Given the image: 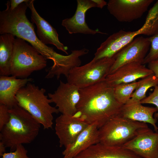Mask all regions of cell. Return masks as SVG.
<instances>
[{"instance_id":"28","label":"cell","mask_w":158,"mask_h":158,"mask_svg":"<svg viewBox=\"0 0 158 158\" xmlns=\"http://www.w3.org/2000/svg\"><path fill=\"white\" fill-rule=\"evenodd\" d=\"M8 109L6 106L0 104V130L9 120L10 116Z\"/></svg>"},{"instance_id":"18","label":"cell","mask_w":158,"mask_h":158,"mask_svg":"<svg viewBox=\"0 0 158 158\" xmlns=\"http://www.w3.org/2000/svg\"><path fill=\"white\" fill-rule=\"evenodd\" d=\"M33 79L30 78L17 79L11 76H0V104L11 109L18 105L16 95L19 90Z\"/></svg>"},{"instance_id":"19","label":"cell","mask_w":158,"mask_h":158,"mask_svg":"<svg viewBox=\"0 0 158 158\" xmlns=\"http://www.w3.org/2000/svg\"><path fill=\"white\" fill-rule=\"evenodd\" d=\"M73 158H142L121 146L93 145Z\"/></svg>"},{"instance_id":"11","label":"cell","mask_w":158,"mask_h":158,"mask_svg":"<svg viewBox=\"0 0 158 158\" xmlns=\"http://www.w3.org/2000/svg\"><path fill=\"white\" fill-rule=\"evenodd\" d=\"M88 125L78 116L61 114L56 118L55 126L59 146L65 148L72 144Z\"/></svg>"},{"instance_id":"6","label":"cell","mask_w":158,"mask_h":158,"mask_svg":"<svg viewBox=\"0 0 158 158\" xmlns=\"http://www.w3.org/2000/svg\"><path fill=\"white\" fill-rule=\"evenodd\" d=\"M47 59L24 40L15 38L10 65V74L17 78H28L33 72L42 70Z\"/></svg>"},{"instance_id":"14","label":"cell","mask_w":158,"mask_h":158,"mask_svg":"<svg viewBox=\"0 0 158 158\" xmlns=\"http://www.w3.org/2000/svg\"><path fill=\"white\" fill-rule=\"evenodd\" d=\"M34 0H28L26 2L31 12V21L37 26L39 39L45 44L53 45L68 55V47L60 42L56 30L37 12L34 6Z\"/></svg>"},{"instance_id":"17","label":"cell","mask_w":158,"mask_h":158,"mask_svg":"<svg viewBox=\"0 0 158 158\" xmlns=\"http://www.w3.org/2000/svg\"><path fill=\"white\" fill-rule=\"evenodd\" d=\"M157 111L156 107L143 106L140 101L131 98L122 105L120 115L133 121L150 123L154 127L155 132H158L156 125L157 120L153 117Z\"/></svg>"},{"instance_id":"31","label":"cell","mask_w":158,"mask_h":158,"mask_svg":"<svg viewBox=\"0 0 158 158\" xmlns=\"http://www.w3.org/2000/svg\"><path fill=\"white\" fill-rule=\"evenodd\" d=\"M97 7L102 8L104 6L107 5V3L104 0H95Z\"/></svg>"},{"instance_id":"9","label":"cell","mask_w":158,"mask_h":158,"mask_svg":"<svg viewBox=\"0 0 158 158\" xmlns=\"http://www.w3.org/2000/svg\"><path fill=\"white\" fill-rule=\"evenodd\" d=\"M150 46L149 37L141 36L133 39L114 56L115 61L109 74L126 64L136 62L142 64Z\"/></svg>"},{"instance_id":"5","label":"cell","mask_w":158,"mask_h":158,"mask_svg":"<svg viewBox=\"0 0 158 158\" xmlns=\"http://www.w3.org/2000/svg\"><path fill=\"white\" fill-rule=\"evenodd\" d=\"M148 128L146 123L117 116L99 128V142L107 145L122 147Z\"/></svg>"},{"instance_id":"22","label":"cell","mask_w":158,"mask_h":158,"mask_svg":"<svg viewBox=\"0 0 158 158\" xmlns=\"http://www.w3.org/2000/svg\"><path fill=\"white\" fill-rule=\"evenodd\" d=\"M140 29L141 34L151 36L158 33V0L149 10Z\"/></svg>"},{"instance_id":"21","label":"cell","mask_w":158,"mask_h":158,"mask_svg":"<svg viewBox=\"0 0 158 158\" xmlns=\"http://www.w3.org/2000/svg\"><path fill=\"white\" fill-rule=\"evenodd\" d=\"M15 36L10 33L0 36V75L9 76Z\"/></svg>"},{"instance_id":"25","label":"cell","mask_w":158,"mask_h":158,"mask_svg":"<svg viewBox=\"0 0 158 158\" xmlns=\"http://www.w3.org/2000/svg\"><path fill=\"white\" fill-rule=\"evenodd\" d=\"M149 39L150 42V48L144 59L143 65L158 60V33L149 37Z\"/></svg>"},{"instance_id":"23","label":"cell","mask_w":158,"mask_h":158,"mask_svg":"<svg viewBox=\"0 0 158 158\" xmlns=\"http://www.w3.org/2000/svg\"><path fill=\"white\" fill-rule=\"evenodd\" d=\"M140 81L123 83L114 87L115 98L120 104L123 105L130 98L132 93L135 90Z\"/></svg>"},{"instance_id":"30","label":"cell","mask_w":158,"mask_h":158,"mask_svg":"<svg viewBox=\"0 0 158 158\" xmlns=\"http://www.w3.org/2000/svg\"><path fill=\"white\" fill-rule=\"evenodd\" d=\"M28 1V0H10V9L11 10H13L21 4L26 2Z\"/></svg>"},{"instance_id":"16","label":"cell","mask_w":158,"mask_h":158,"mask_svg":"<svg viewBox=\"0 0 158 158\" xmlns=\"http://www.w3.org/2000/svg\"><path fill=\"white\" fill-rule=\"evenodd\" d=\"M140 29L135 31H126L121 30L110 35L100 44L95 54L94 59L113 57L121 49L140 35Z\"/></svg>"},{"instance_id":"12","label":"cell","mask_w":158,"mask_h":158,"mask_svg":"<svg viewBox=\"0 0 158 158\" xmlns=\"http://www.w3.org/2000/svg\"><path fill=\"white\" fill-rule=\"evenodd\" d=\"M122 147L142 158H158V132L148 127Z\"/></svg>"},{"instance_id":"1","label":"cell","mask_w":158,"mask_h":158,"mask_svg":"<svg viewBox=\"0 0 158 158\" xmlns=\"http://www.w3.org/2000/svg\"><path fill=\"white\" fill-rule=\"evenodd\" d=\"M79 91L76 114L88 125L95 124L99 128L110 119L120 115L123 105L115 99L114 87L105 80L79 89Z\"/></svg>"},{"instance_id":"10","label":"cell","mask_w":158,"mask_h":158,"mask_svg":"<svg viewBox=\"0 0 158 158\" xmlns=\"http://www.w3.org/2000/svg\"><path fill=\"white\" fill-rule=\"evenodd\" d=\"M48 96L61 114L74 116L77 114V106L80 99L78 87L60 80L56 90L53 93H49Z\"/></svg>"},{"instance_id":"2","label":"cell","mask_w":158,"mask_h":158,"mask_svg":"<svg viewBox=\"0 0 158 158\" xmlns=\"http://www.w3.org/2000/svg\"><path fill=\"white\" fill-rule=\"evenodd\" d=\"M26 2L11 10L10 1H7L6 8L0 11V34L10 33L24 40L46 59L51 60L54 63L60 54L55 51L53 48L42 42L36 35L34 24L29 21L26 15L28 7Z\"/></svg>"},{"instance_id":"4","label":"cell","mask_w":158,"mask_h":158,"mask_svg":"<svg viewBox=\"0 0 158 158\" xmlns=\"http://www.w3.org/2000/svg\"><path fill=\"white\" fill-rule=\"evenodd\" d=\"M46 90L29 82L17 92L18 105L28 112L44 129L52 128L54 114L59 112L57 108L50 105L52 103Z\"/></svg>"},{"instance_id":"15","label":"cell","mask_w":158,"mask_h":158,"mask_svg":"<svg viewBox=\"0 0 158 158\" xmlns=\"http://www.w3.org/2000/svg\"><path fill=\"white\" fill-rule=\"evenodd\" d=\"M154 73L153 72L142 64L132 62L124 64L113 73L108 75L105 81L111 87L119 84L131 83Z\"/></svg>"},{"instance_id":"13","label":"cell","mask_w":158,"mask_h":158,"mask_svg":"<svg viewBox=\"0 0 158 158\" xmlns=\"http://www.w3.org/2000/svg\"><path fill=\"white\" fill-rule=\"evenodd\" d=\"M75 13L71 17L63 20L61 25L70 34L78 33L94 35L97 33L107 34L98 30L90 29L86 23L85 14L87 11L92 7H97L95 0H77Z\"/></svg>"},{"instance_id":"32","label":"cell","mask_w":158,"mask_h":158,"mask_svg":"<svg viewBox=\"0 0 158 158\" xmlns=\"http://www.w3.org/2000/svg\"><path fill=\"white\" fill-rule=\"evenodd\" d=\"M4 145L1 141H0V156L1 157L6 152V148Z\"/></svg>"},{"instance_id":"29","label":"cell","mask_w":158,"mask_h":158,"mask_svg":"<svg viewBox=\"0 0 158 158\" xmlns=\"http://www.w3.org/2000/svg\"><path fill=\"white\" fill-rule=\"evenodd\" d=\"M148 68L152 70L158 77V60L152 61L148 63Z\"/></svg>"},{"instance_id":"27","label":"cell","mask_w":158,"mask_h":158,"mask_svg":"<svg viewBox=\"0 0 158 158\" xmlns=\"http://www.w3.org/2000/svg\"><path fill=\"white\" fill-rule=\"evenodd\" d=\"M142 104H152L155 105L157 111L155 113L154 117L158 119V84L154 87L153 92L147 97L140 101Z\"/></svg>"},{"instance_id":"26","label":"cell","mask_w":158,"mask_h":158,"mask_svg":"<svg viewBox=\"0 0 158 158\" xmlns=\"http://www.w3.org/2000/svg\"><path fill=\"white\" fill-rule=\"evenodd\" d=\"M28 151L23 145L18 146L13 151L5 152L1 158H30L27 155Z\"/></svg>"},{"instance_id":"3","label":"cell","mask_w":158,"mask_h":158,"mask_svg":"<svg viewBox=\"0 0 158 158\" xmlns=\"http://www.w3.org/2000/svg\"><path fill=\"white\" fill-rule=\"evenodd\" d=\"M8 111L9 120L0 130V140L13 151L19 145L33 141L39 134L41 125L18 105Z\"/></svg>"},{"instance_id":"20","label":"cell","mask_w":158,"mask_h":158,"mask_svg":"<svg viewBox=\"0 0 158 158\" xmlns=\"http://www.w3.org/2000/svg\"><path fill=\"white\" fill-rule=\"evenodd\" d=\"M99 128L95 124L89 125L71 144L62 152L63 158H73L91 146L99 142Z\"/></svg>"},{"instance_id":"8","label":"cell","mask_w":158,"mask_h":158,"mask_svg":"<svg viewBox=\"0 0 158 158\" xmlns=\"http://www.w3.org/2000/svg\"><path fill=\"white\" fill-rule=\"evenodd\" d=\"M153 0H109L107 8L118 21L129 22L141 18Z\"/></svg>"},{"instance_id":"24","label":"cell","mask_w":158,"mask_h":158,"mask_svg":"<svg viewBox=\"0 0 158 158\" xmlns=\"http://www.w3.org/2000/svg\"><path fill=\"white\" fill-rule=\"evenodd\" d=\"M140 81L139 85L131 95V98L140 101L146 97V93L149 88L154 87L158 84V77L153 73Z\"/></svg>"},{"instance_id":"7","label":"cell","mask_w":158,"mask_h":158,"mask_svg":"<svg viewBox=\"0 0 158 158\" xmlns=\"http://www.w3.org/2000/svg\"><path fill=\"white\" fill-rule=\"evenodd\" d=\"M114 61V56L93 58L85 65L72 69L67 78V82L81 89L104 81Z\"/></svg>"}]
</instances>
